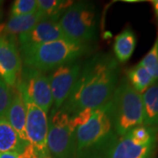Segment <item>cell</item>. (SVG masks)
<instances>
[{"mask_svg": "<svg viewBox=\"0 0 158 158\" xmlns=\"http://www.w3.org/2000/svg\"><path fill=\"white\" fill-rule=\"evenodd\" d=\"M118 72V62L112 55H94L82 65L78 79L60 110L71 117L85 109L106 105L117 87Z\"/></svg>", "mask_w": 158, "mask_h": 158, "instance_id": "1", "label": "cell"}, {"mask_svg": "<svg viewBox=\"0 0 158 158\" xmlns=\"http://www.w3.org/2000/svg\"><path fill=\"white\" fill-rule=\"evenodd\" d=\"M109 101L97 108L90 121L76 131V158H110L118 136L112 123Z\"/></svg>", "mask_w": 158, "mask_h": 158, "instance_id": "2", "label": "cell"}, {"mask_svg": "<svg viewBox=\"0 0 158 158\" xmlns=\"http://www.w3.org/2000/svg\"><path fill=\"white\" fill-rule=\"evenodd\" d=\"M91 51L90 43L61 39L20 51L24 66L47 72L63 64L77 61Z\"/></svg>", "mask_w": 158, "mask_h": 158, "instance_id": "3", "label": "cell"}, {"mask_svg": "<svg viewBox=\"0 0 158 158\" xmlns=\"http://www.w3.org/2000/svg\"><path fill=\"white\" fill-rule=\"evenodd\" d=\"M110 113L113 128L118 137L142 125L143 110L141 94L136 91L127 79H121L110 99Z\"/></svg>", "mask_w": 158, "mask_h": 158, "instance_id": "4", "label": "cell"}, {"mask_svg": "<svg viewBox=\"0 0 158 158\" xmlns=\"http://www.w3.org/2000/svg\"><path fill=\"white\" fill-rule=\"evenodd\" d=\"M58 23L66 39L82 43H90L96 40L97 10L91 2H73L64 11Z\"/></svg>", "mask_w": 158, "mask_h": 158, "instance_id": "5", "label": "cell"}, {"mask_svg": "<svg viewBox=\"0 0 158 158\" xmlns=\"http://www.w3.org/2000/svg\"><path fill=\"white\" fill-rule=\"evenodd\" d=\"M76 131L69 115L52 111L48 118V149L53 158H76Z\"/></svg>", "mask_w": 158, "mask_h": 158, "instance_id": "6", "label": "cell"}, {"mask_svg": "<svg viewBox=\"0 0 158 158\" xmlns=\"http://www.w3.org/2000/svg\"><path fill=\"white\" fill-rule=\"evenodd\" d=\"M23 98L29 100L48 113L53 106V97L48 77L45 72L24 66L15 86Z\"/></svg>", "mask_w": 158, "mask_h": 158, "instance_id": "7", "label": "cell"}, {"mask_svg": "<svg viewBox=\"0 0 158 158\" xmlns=\"http://www.w3.org/2000/svg\"><path fill=\"white\" fill-rule=\"evenodd\" d=\"M25 100L27 108L26 132L29 144L34 148L39 158L49 157L48 149V118L39 106Z\"/></svg>", "mask_w": 158, "mask_h": 158, "instance_id": "8", "label": "cell"}, {"mask_svg": "<svg viewBox=\"0 0 158 158\" xmlns=\"http://www.w3.org/2000/svg\"><path fill=\"white\" fill-rule=\"evenodd\" d=\"M82 69L81 62H69L51 70L48 76L53 97L52 111H58L67 100Z\"/></svg>", "mask_w": 158, "mask_h": 158, "instance_id": "9", "label": "cell"}, {"mask_svg": "<svg viewBox=\"0 0 158 158\" xmlns=\"http://www.w3.org/2000/svg\"><path fill=\"white\" fill-rule=\"evenodd\" d=\"M22 59L14 35H0V77L10 88L17 85L22 70Z\"/></svg>", "mask_w": 158, "mask_h": 158, "instance_id": "10", "label": "cell"}, {"mask_svg": "<svg viewBox=\"0 0 158 158\" xmlns=\"http://www.w3.org/2000/svg\"><path fill=\"white\" fill-rule=\"evenodd\" d=\"M66 39L58 21L41 19L34 28L18 37L19 52L54 40Z\"/></svg>", "mask_w": 158, "mask_h": 158, "instance_id": "11", "label": "cell"}, {"mask_svg": "<svg viewBox=\"0 0 158 158\" xmlns=\"http://www.w3.org/2000/svg\"><path fill=\"white\" fill-rule=\"evenodd\" d=\"M5 117L20 136L23 141L29 143L26 132L27 108L21 93L16 87L11 88V98Z\"/></svg>", "mask_w": 158, "mask_h": 158, "instance_id": "12", "label": "cell"}, {"mask_svg": "<svg viewBox=\"0 0 158 158\" xmlns=\"http://www.w3.org/2000/svg\"><path fill=\"white\" fill-rule=\"evenodd\" d=\"M156 147V142L139 145L128 136H121L114 144L110 158H151Z\"/></svg>", "mask_w": 158, "mask_h": 158, "instance_id": "13", "label": "cell"}, {"mask_svg": "<svg viewBox=\"0 0 158 158\" xmlns=\"http://www.w3.org/2000/svg\"><path fill=\"white\" fill-rule=\"evenodd\" d=\"M29 143L23 141L13 129L6 117L0 118V154H19L25 150Z\"/></svg>", "mask_w": 158, "mask_h": 158, "instance_id": "14", "label": "cell"}, {"mask_svg": "<svg viewBox=\"0 0 158 158\" xmlns=\"http://www.w3.org/2000/svg\"><path fill=\"white\" fill-rule=\"evenodd\" d=\"M143 122L147 127H158V79L141 95Z\"/></svg>", "mask_w": 158, "mask_h": 158, "instance_id": "15", "label": "cell"}, {"mask_svg": "<svg viewBox=\"0 0 158 158\" xmlns=\"http://www.w3.org/2000/svg\"><path fill=\"white\" fill-rule=\"evenodd\" d=\"M136 35L135 32L127 27L115 37L113 43V53L118 62L125 63L129 60L136 47Z\"/></svg>", "mask_w": 158, "mask_h": 158, "instance_id": "16", "label": "cell"}, {"mask_svg": "<svg viewBox=\"0 0 158 158\" xmlns=\"http://www.w3.org/2000/svg\"><path fill=\"white\" fill-rule=\"evenodd\" d=\"M41 19H43L42 16L38 11L27 15L11 17L5 25L3 34L16 36L25 34L34 28Z\"/></svg>", "mask_w": 158, "mask_h": 158, "instance_id": "17", "label": "cell"}, {"mask_svg": "<svg viewBox=\"0 0 158 158\" xmlns=\"http://www.w3.org/2000/svg\"><path fill=\"white\" fill-rule=\"evenodd\" d=\"M37 11L41 14L43 19L59 21L64 11L73 4L68 0H37Z\"/></svg>", "mask_w": 158, "mask_h": 158, "instance_id": "18", "label": "cell"}, {"mask_svg": "<svg viewBox=\"0 0 158 158\" xmlns=\"http://www.w3.org/2000/svg\"><path fill=\"white\" fill-rule=\"evenodd\" d=\"M131 86L139 93H143L155 82L146 69L137 64L127 71V77Z\"/></svg>", "mask_w": 158, "mask_h": 158, "instance_id": "19", "label": "cell"}, {"mask_svg": "<svg viewBox=\"0 0 158 158\" xmlns=\"http://www.w3.org/2000/svg\"><path fill=\"white\" fill-rule=\"evenodd\" d=\"M126 135L128 136L132 141L139 145L157 142L158 127L141 125L133 128Z\"/></svg>", "mask_w": 158, "mask_h": 158, "instance_id": "20", "label": "cell"}, {"mask_svg": "<svg viewBox=\"0 0 158 158\" xmlns=\"http://www.w3.org/2000/svg\"><path fill=\"white\" fill-rule=\"evenodd\" d=\"M141 67L147 69V71L150 74L154 81L158 79V34L156 39L155 40L152 48L149 49L147 55L141 59L139 63Z\"/></svg>", "mask_w": 158, "mask_h": 158, "instance_id": "21", "label": "cell"}, {"mask_svg": "<svg viewBox=\"0 0 158 158\" xmlns=\"http://www.w3.org/2000/svg\"><path fill=\"white\" fill-rule=\"evenodd\" d=\"M37 0H16L11 6V17L33 13L37 11Z\"/></svg>", "mask_w": 158, "mask_h": 158, "instance_id": "22", "label": "cell"}, {"mask_svg": "<svg viewBox=\"0 0 158 158\" xmlns=\"http://www.w3.org/2000/svg\"><path fill=\"white\" fill-rule=\"evenodd\" d=\"M11 98V88L0 77V118L5 117Z\"/></svg>", "mask_w": 158, "mask_h": 158, "instance_id": "23", "label": "cell"}, {"mask_svg": "<svg viewBox=\"0 0 158 158\" xmlns=\"http://www.w3.org/2000/svg\"><path fill=\"white\" fill-rule=\"evenodd\" d=\"M96 110V109H95ZM94 109H85L81 112H79L77 114L70 117V121L73 127L77 130L79 127H82L84 125L87 124L93 115V113L95 111Z\"/></svg>", "mask_w": 158, "mask_h": 158, "instance_id": "24", "label": "cell"}, {"mask_svg": "<svg viewBox=\"0 0 158 158\" xmlns=\"http://www.w3.org/2000/svg\"><path fill=\"white\" fill-rule=\"evenodd\" d=\"M0 158H39L37 154L32 147L29 144L27 147L25 148L23 152L19 154H15V153H3L0 154Z\"/></svg>", "mask_w": 158, "mask_h": 158, "instance_id": "25", "label": "cell"}, {"mask_svg": "<svg viewBox=\"0 0 158 158\" xmlns=\"http://www.w3.org/2000/svg\"><path fill=\"white\" fill-rule=\"evenodd\" d=\"M151 5L153 6V10H154V12H155V16L156 18L157 19V23H158V0H152L150 1Z\"/></svg>", "mask_w": 158, "mask_h": 158, "instance_id": "26", "label": "cell"}, {"mask_svg": "<svg viewBox=\"0 0 158 158\" xmlns=\"http://www.w3.org/2000/svg\"><path fill=\"white\" fill-rule=\"evenodd\" d=\"M2 1H0V19H2V10H1V6H2Z\"/></svg>", "mask_w": 158, "mask_h": 158, "instance_id": "27", "label": "cell"}, {"mask_svg": "<svg viewBox=\"0 0 158 158\" xmlns=\"http://www.w3.org/2000/svg\"><path fill=\"white\" fill-rule=\"evenodd\" d=\"M47 158H50V157H47Z\"/></svg>", "mask_w": 158, "mask_h": 158, "instance_id": "28", "label": "cell"}]
</instances>
